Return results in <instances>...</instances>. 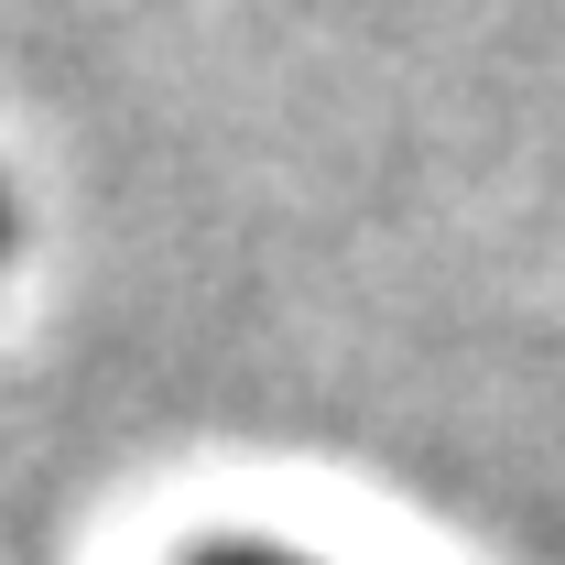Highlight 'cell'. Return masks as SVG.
<instances>
[{
    "instance_id": "obj_1",
    "label": "cell",
    "mask_w": 565,
    "mask_h": 565,
    "mask_svg": "<svg viewBox=\"0 0 565 565\" xmlns=\"http://www.w3.org/2000/svg\"><path fill=\"white\" fill-rule=\"evenodd\" d=\"M196 565H294V555H273V544H207Z\"/></svg>"
}]
</instances>
